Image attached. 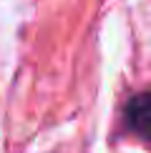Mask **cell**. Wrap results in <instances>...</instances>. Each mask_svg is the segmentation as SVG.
<instances>
[{
  "label": "cell",
  "instance_id": "6da1fadb",
  "mask_svg": "<svg viewBox=\"0 0 151 153\" xmlns=\"http://www.w3.org/2000/svg\"><path fill=\"white\" fill-rule=\"evenodd\" d=\"M126 123L144 141H151V91L138 93L126 103Z\"/></svg>",
  "mask_w": 151,
  "mask_h": 153
}]
</instances>
